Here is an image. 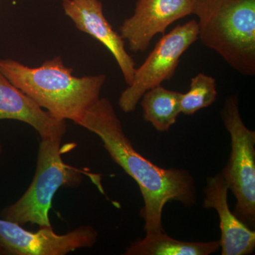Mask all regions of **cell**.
<instances>
[{
    "instance_id": "obj_11",
    "label": "cell",
    "mask_w": 255,
    "mask_h": 255,
    "mask_svg": "<svg viewBox=\"0 0 255 255\" xmlns=\"http://www.w3.org/2000/svg\"><path fill=\"white\" fill-rule=\"evenodd\" d=\"M5 119L27 124L41 139H63L67 131L66 121L42 109L0 71V121Z\"/></svg>"
},
{
    "instance_id": "obj_5",
    "label": "cell",
    "mask_w": 255,
    "mask_h": 255,
    "mask_svg": "<svg viewBox=\"0 0 255 255\" xmlns=\"http://www.w3.org/2000/svg\"><path fill=\"white\" fill-rule=\"evenodd\" d=\"M221 117L231 139L229 159L221 173L236 199L234 214L252 229L255 224V132L242 119L237 96L228 97Z\"/></svg>"
},
{
    "instance_id": "obj_6",
    "label": "cell",
    "mask_w": 255,
    "mask_h": 255,
    "mask_svg": "<svg viewBox=\"0 0 255 255\" xmlns=\"http://www.w3.org/2000/svg\"><path fill=\"white\" fill-rule=\"evenodd\" d=\"M198 38L199 27L194 19L162 35L145 62L135 70L131 84L119 97L121 110L125 113L133 112L147 90L173 78L181 57Z\"/></svg>"
},
{
    "instance_id": "obj_16",
    "label": "cell",
    "mask_w": 255,
    "mask_h": 255,
    "mask_svg": "<svg viewBox=\"0 0 255 255\" xmlns=\"http://www.w3.org/2000/svg\"><path fill=\"white\" fill-rule=\"evenodd\" d=\"M2 152H3L2 145H1V142H0V155H1V153H2Z\"/></svg>"
},
{
    "instance_id": "obj_10",
    "label": "cell",
    "mask_w": 255,
    "mask_h": 255,
    "mask_svg": "<svg viewBox=\"0 0 255 255\" xmlns=\"http://www.w3.org/2000/svg\"><path fill=\"white\" fill-rule=\"evenodd\" d=\"M204 208L219 215L221 255H248L255 250V232L231 212L228 205L229 188L222 173L206 178Z\"/></svg>"
},
{
    "instance_id": "obj_14",
    "label": "cell",
    "mask_w": 255,
    "mask_h": 255,
    "mask_svg": "<svg viewBox=\"0 0 255 255\" xmlns=\"http://www.w3.org/2000/svg\"><path fill=\"white\" fill-rule=\"evenodd\" d=\"M217 95L216 80L206 74H198L191 79L189 91L182 94L181 113L193 115L198 111L212 105Z\"/></svg>"
},
{
    "instance_id": "obj_2",
    "label": "cell",
    "mask_w": 255,
    "mask_h": 255,
    "mask_svg": "<svg viewBox=\"0 0 255 255\" xmlns=\"http://www.w3.org/2000/svg\"><path fill=\"white\" fill-rule=\"evenodd\" d=\"M0 71L55 118L75 124L100 98L107 80L103 74L75 76L60 57L46 60L36 68L10 58L0 59Z\"/></svg>"
},
{
    "instance_id": "obj_8",
    "label": "cell",
    "mask_w": 255,
    "mask_h": 255,
    "mask_svg": "<svg viewBox=\"0 0 255 255\" xmlns=\"http://www.w3.org/2000/svg\"><path fill=\"white\" fill-rule=\"evenodd\" d=\"M195 0H137L133 14L120 27L121 36L134 53L147 49L157 34L177 20L194 13Z\"/></svg>"
},
{
    "instance_id": "obj_1",
    "label": "cell",
    "mask_w": 255,
    "mask_h": 255,
    "mask_svg": "<svg viewBox=\"0 0 255 255\" xmlns=\"http://www.w3.org/2000/svg\"><path fill=\"white\" fill-rule=\"evenodd\" d=\"M75 124L98 135L111 158L136 182L143 198L140 214L146 234L164 232L162 212L167 203L178 201L187 208L195 205L192 175L186 169L162 168L139 153L108 99H99Z\"/></svg>"
},
{
    "instance_id": "obj_15",
    "label": "cell",
    "mask_w": 255,
    "mask_h": 255,
    "mask_svg": "<svg viewBox=\"0 0 255 255\" xmlns=\"http://www.w3.org/2000/svg\"><path fill=\"white\" fill-rule=\"evenodd\" d=\"M0 255H6V252L1 246H0Z\"/></svg>"
},
{
    "instance_id": "obj_7",
    "label": "cell",
    "mask_w": 255,
    "mask_h": 255,
    "mask_svg": "<svg viewBox=\"0 0 255 255\" xmlns=\"http://www.w3.org/2000/svg\"><path fill=\"white\" fill-rule=\"evenodd\" d=\"M98 233L90 226H82L65 234H56L53 228H40L31 232L16 223L0 219V246L6 255H65L91 248Z\"/></svg>"
},
{
    "instance_id": "obj_12",
    "label": "cell",
    "mask_w": 255,
    "mask_h": 255,
    "mask_svg": "<svg viewBox=\"0 0 255 255\" xmlns=\"http://www.w3.org/2000/svg\"><path fill=\"white\" fill-rule=\"evenodd\" d=\"M221 248L220 241L184 242L164 232L146 234L127 248L126 255H209Z\"/></svg>"
},
{
    "instance_id": "obj_9",
    "label": "cell",
    "mask_w": 255,
    "mask_h": 255,
    "mask_svg": "<svg viewBox=\"0 0 255 255\" xmlns=\"http://www.w3.org/2000/svg\"><path fill=\"white\" fill-rule=\"evenodd\" d=\"M64 12L79 31L100 42L113 55L124 80L130 85L135 74V63L126 49L125 41L107 21L100 0H62Z\"/></svg>"
},
{
    "instance_id": "obj_4",
    "label": "cell",
    "mask_w": 255,
    "mask_h": 255,
    "mask_svg": "<svg viewBox=\"0 0 255 255\" xmlns=\"http://www.w3.org/2000/svg\"><path fill=\"white\" fill-rule=\"evenodd\" d=\"M61 141L60 138L41 139L31 184L16 202L1 210V219L21 226L30 223L52 227L49 211L55 193L62 187H78L85 174L63 162Z\"/></svg>"
},
{
    "instance_id": "obj_13",
    "label": "cell",
    "mask_w": 255,
    "mask_h": 255,
    "mask_svg": "<svg viewBox=\"0 0 255 255\" xmlns=\"http://www.w3.org/2000/svg\"><path fill=\"white\" fill-rule=\"evenodd\" d=\"M182 93L167 90L159 85L142 95L141 107L144 120L159 132L168 131L181 114Z\"/></svg>"
},
{
    "instance_id": "obj_3",
    "label": "cell",
    "mask_w": 255,
    "mask_h": 255,
    "mask_svg": "<svg viewBox=\"0 0 255 255\" xmlns=\"http://www.w3.org/2000/svg\"><path fill=\"white\" fill-rule=\"evenodd\" d=\"M199 38L245 76L255 75V0H195Z\"/></svg>"
}]
</instances>
